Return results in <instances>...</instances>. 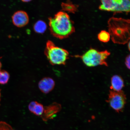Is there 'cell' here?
I'll use <instances>...</instances> for the list:
<instances>
[{
  "instance_id": "5",
  "label": "cell",
  "mask_w": 130,
  "mask_h": 130,
  "mask_svg": "<svg viewBox=\"0 0 130 130\" xmlns=\"http://www.w3.org/2000/svg\"><path fill=\"white\" fill-rule=\"evenodd\" d=\"M99 6L101 10L116 12H129L130 1L129 0H104Z\"/></svg>"
},
{
  "instance_id": "19",
  "label": "cell",
  "mask_w": 130,
  "mask_h": 130,
  "mask_svg": "<svg viewBox=\"0 0 130 130\" xmlns=\"http://www.w3.org/2000/svg\"><path fill=\"white\" fill-rule=\"evenodd\" d=\"M2 66V64H1V61H0V70H1V69Z\"/></svg>"
},
{
  "instance_id": "11",
  "label": "cell",
  "mask_w": 130,
  "mask_h": 130,
  "mask_svg": "<svg viewBox=\"0 0 130 130\" xmlns=\"http://www.w3.org/2000/svg\"><path fill=\"white\" fill-rule=\"evenodd\" d=\"M61 6L63 10L72 13L77 12L78 8L77 5L73 4L70 1H67L66 3H62Z\"/></svg>"
},
{
  "instance_id": "20",
  "label": "cell",
  "mask_w": 130,
  "mask_h": 130,
  "mask_svg": "<svg viewBox=\"0 0 130 130\" xmlns=\"http://www.w3.org/2000/svg\"><path fill=\"white\" fill-rule=\"evenodd\" d=\"M1 96V90H0V97Z\"/></svg>"
},
{
  "instance_id": "6",
  "label": "cell",
  "mask_w": 130,
  "mask_h": 130,
  "mask_svg": "<svg viewBox=\"0 0 130 130\" xmlns=\"http://www.w3.org/2000/svg\"><path fill=\"white\" fill-rule=\"evenodd\" d=\"M107 102L111 108L118 112L123 110L126 102L125 95L123 91L110 90Z\"/></svg>"
},
{
  "instance_id": "7",
  "label": "cell",
  "mask_w": 130,
  "mask_h": 130,
  "mask_svg": "<svg viewBox=\"0 0 130 130\" xmlns=\"http://www.w3.org/2000/svg\"><path fill=\"white\" fill-rule=\"evenodd\" d=\"M12 20L13 23L16 26L19 27H22L28 24L29 16L25 11H18L13 14Z\"/></svg>"
},
{
  "instance_id": "2",
  "label": "cell",
  "mask_w": 130,
  "mask_h": 130,
  "mask_svg": "<svg viewBox=\"0 0 130 130\" xmlns=\"http://www.w3.org/2000/svg\"><path fill=\"white\" fill-rule=\"evenodd\" d=\"M129 20L112 18L108 22L109 31L114 43L124 44L130 38Z\"/></svg>"
},
{
  "instance_id": "15",
  "label": "cell",
  "mask_w": 130,
  "mask_h": 130,
  "mask_svg": "<svg viewBox=\"0 0 130 130\" xmlns=\"http://www.w3.org/2000/svg\"><path fill=\"white\" fill-rule=\"evenodd\" d=\"M0 130H14L10 125L4 121H0Z\"/></svg>"
},
{
  "instance_id": "8",
  "label": "cell",
  "mask_w": 130,
  "mask_h": 130,
  "mask_svg": "<svg viewBox=\"0 0 130 130\" xmlns=\"http://www.w3.org/2000/svg\"><path fill=\"white\" fill-rule=\"evenodd\" d=\"M55 82L51 78L46 77L43 78L40 81L38 84L39 89L44 94H48L51 92L54 88Z\"/></svg>"
},
{
  "instance_id": "17",
  "label": "cell",
  "mask_w": 130,
  "mask_h": 130,
  "mask_svg": "<svg viewBox=\"0 0 130 130\" xmlns=\"http://www.w3.org/2000/svg\"><path fill=\"white\" fill-rule=\"evenodd\" d=\"M30 1H30V0H29V1H28V0H24V1H22V2H23L24 3H27L29 2Z\"/></svg>"
},
{
  "instance_id": "10",
  "label": "cell",
  "mask_w": 130,
  "mask_h": 130,
  "mask_svg": "<svg viewBox=\"0 0 130 130\" xmlns=\"http://www.w3.org/2000/svg\"><path fill=\"white\" fill-rule=\"evenodd\" d=\"M28 108L31 113L37 116H41L44 112V108L43 106L36 101L31 102L29 105Z\"/></svg>"
},
{
  "instance_id": "16",
  "label": "cell",
  "mask_w": 130,
  "mask_h": 130,
  "mask_svg": "<svg viewBox=\"0 0 130 130\" xmlns=\"http://www.w3.org/2000/svg\"><path fill=\"white\" fill-rule=\"evenodd\" d=\"M130 56L129 55L127 56L125 59V65L128 69H130Z\"/></svg>"
},
{
  "instance_id": "9",
  "label": "cell",
  "mask_w": 130,
  "mask_h": 130,
  "mask_svg": "<svg viewBox=\"0 0 130 130\" xmlns=\"http://www.w3.org/2000/svg\"><path fill=\"white\" fill-rule=\"evenodd\" d=\"M111 84V90L114 91H120L124 87V81L122 78L118 75H114L112 77Z\"/></svg>"
},
{
  "instance_id": "18",
  "label": "cell",
  "mask_w": 130,
  "mask_h": 130,
  "mask_svg": "<svg viewBox=\"0 0 130 130\" xmlns=\"http://www.w3.org/2000/svg\"><path fill=\"white\" fill-rule=\"evenodd\" d=\"M130 42L129 41V43H128V49H129V50H130Z\"/></svg>"
},
{
  "instance_id": "3",
  "label": "cell",
  "mask_w": 130,
  "mask_h": 130,
  "mask_svg": "<svg viewBox=\"0 0 130 130\" xmlns=\"http://www.w3.org/2000/svg\"><path fill=\"white\" fill-rule=\"evenodd\" d=\"M44 53L49 62L52 65H65L69 55L67 50L56 46L50 40L46 42Z\"/></svg>"
},
{
  "instance_id": "13",
  "label": "cell",
  "mask_w": 130,
  "mask_h": 130,
  "mask_svg": "<svg viewBox=\"0 0 130 130\" xmlns=\"http://www.w3.org/2000/svg\"><path fill=\"white\" fill-rule=\"evenodd\" d=\"M99 40L103 43H107L110 40V36L109 32L105 30H102L98 35Z\"/></svg>"
},
{
  "instance_id": "4",
  "label": "cell",
  "mask_w": 130,
  "mask_h": 130,
  "mask_svg": "<svg viewBox=\"0 0 130 130\" xmlns=\"http://www.w3.org/2000/svg\"><path fill=\"white\" fill-rule=\"evenodd\" d=\"M110 53L107 50L100 52L91 48L81 57L84 64L89 67L100 65L108 66L106 59Z\"/></svg>"
},
{
  "instance_id": "14",
  "label": "cell",
  "mask_w": 130,
  "mask_h": 130,
  "mask_svg": "<svg viewBox=\"0 0 130 130\" xmlns=\"http://www.w3.org/2000/svg\"><path fill=\"white\" fill-rule=\"evenodd\" d=\"M9 78L10 74L7 71L4 70H0V84L4 85L7 84Z\"/></svg>"
},
{
  "instance_id": "1",
  "label": "cell",
  "mask_w": 130,
  "mask_h": 130,
  "mask_svg": "<svg viewBox=\"0 0 130 130\" xmlns=\"http://www.w3.org/2000/svg\"><path fill=\"white\" fill-rule=\"evenodd\" d=\"M51 34L56 38L62 39L67 38L75 31L74 23L67 13L64 11L57 13L48 18Z\"/></svg>"
},
{
  "instance_id": "12",
  "label": "cell",
  "mask_w": 130,
  "mask_h": 130,
  "mask_svg": "<svg viewBox=\"0 0 130 130\" xmlns=\"http://www.w3.org/2000/svg\"><path fill=\"white\" fill-rule=\"evenodd\" d=\"M47 25L46 23L42 20L37 21L35 23L34 26V29L37 33L43 34L46 31Z\"/></svg>"
}]
</instances>
